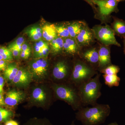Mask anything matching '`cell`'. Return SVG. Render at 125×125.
<instances>
[{
    "instance_id": "obj_1",
    "label": "cell",
    "mask_w": 125,
    "mask_h": 125,
    "mask_svg": "<svg viewBox=\"0 0 125 125\" xmlns=\"http://www.w3.org/2000/svg\"><path fill=\"white\" fill-rule=\"evenodd\" d=\"M110 113L109 105L97 103L92 107L81 108L76 113L75 117L83 125H99L104 123Z\"/></svg>"
},
{
    "instance_id": "obj_2",
    "label": "cell",
    "mask_w": 125,
    "mask_h": 125,
    "mask_svg": "<svg viewBox=\"0 0 125 125\" xmlns=\"http://www.w3.org/2000/svg\"><path fill=\"white\" fill-rule=\"evenodd\" d=\"M101 73H98L78 87L79 95L84 106H94L101 95L102 84L100 81Z\"/></svg>"
},
{
    "instance_id": "obj_3",
    "label": "cell",
    "mask_w": 125,
    "mask_h": 125,
    "mask_svg": "<svg viewBox=\"0 0 125 125\" xmlns=\"http://www.w3.org/2000/svg\"><path fill=\"white\" fill-rule=\"evenodd\" d=\"M73 58V69L70 81L76 87L98 73L97 70L79 57Z\"/></svg>"
},
{
    "instance_id": "obj_4",
    "label": "cell",
    "mask_w": 125,
    "mask_h": 125,
    "mask_svg": "<svg viewBox=\"0 0 125 125\" xmlns=\"http://www.w3.org/2000/svg\"><path fill=\"white\" fill-rule=\"evenodd\" d=\"M71 85L55 84L53 88L56 96L71 105L74 110L78 111L84 106L79 95L78 87L70 83Z\"/></svg>"
},
{
    "instance_id": "obj_5",
    "label": "cell",
    "mask_w": 125,
    "mask_h": 125,
    "mask_svg": "<svg viewBox=\"0 0 125 125\" xmlns=\"http://www.w3.org/2000/svg\"><path fill=\"white\" fill-rule=\"evenodd\" d=\"M96 6L94 18L101 21L102 24H107L111 19V14L119 11L116 0H93Z\"/></svg>"
},
{
    "instance_id": "obj_6",
    "label": "cell",
    "mask_w": 125,
    "mask_h": 125,
    "mask_svg": "<svg viewBox=\"0 0 125 125\" xmlns=\"http://www.w3.org/2000/svg\"><path fill=\"white\" fill-rule=\"evenodd\" d=\"M96 39L101 44L106 46L114 45L119 47L121 45L117 41L111 27L107 24L96 25L92 28Z\"/></svg>"
},
{
    "instance_id": "obj_7",
    "label": "cell",
    "mask_w": 125,
    "mask_h": 125,
    "mask_svg": "<svg viewBox=\"0 0 125 125\" xmlns=\"http://www.w3.org/2000/svg\"><path fill=\"white\" fill-rule=\"evenodd\" d=\"M73 64L70 65L65 60H59L55 63L52 71L54 79L62 81L68 79L70 81L73 69Z\"/></svg>"
},
{
    "instance_id": "obj_8",
    "label": "cell",
    "mask_w": 125,
    "mask_h": 125,
    "mask_svg": "<svg viewBox=\"0 0 125 125\" xmlns=\"http://www.w3.org/2000/svg\"><path fill=\"white\" fill-rule=\"evenodd\" d=\"M78 57L98 71L99 61L98 48H97L91 46L83 48Z\"/></svg>"
},
{
    "instance_id": "obj_9",
    "label": "cell",
    "mask_w": 125,
    "mask_h": 125,
    "mask_svg": "<svg viewBox=\"0 0 125 125\" xmlns=\"http://www.w3.org/2000/svg\"><path fill=\"white\" fill-rule=\"evenodd\" d=\"M75 39L82 49L91 46L96 40L93 31L87 24Z\"/></svg>"
},
{
    "instance_id": "obj_10",
    "label": "cell",
    "mask_w": 125,
    "mask_h": 125,
    "mask_svg": "<svg viewBox=\"0 0 125 125\" xmlns=\"http://www.w3.org/2000/svg\"><path fill=\"white\" fill-rule=\"evenodd\" d=\"M99 61L98 71L99 72L112 64L109 46L99 44L98 47Z\"/></svg>"
},
{
    "instance_id": "obj_11",
    "label": "cell",
    "mask_w": 125,
    "mask_h": 125,
    "mask_svg": "<svg viewBox=\"0 0 125 125\" xmlns=\"http://www.w3.org/2000/svg\"><path fill=\"white\" fill-rule=\"evenodd\" d=\"M82 49L75 39L70 37L64 39L63 52L67 55L73 58L78 56Z\"/></svg>"
},
{
    "instance_id": "obj_12",
    "label": "cell",
    "mask_w": 125,
    "mask_h": 125,
    "mask_svg": "<svg viewBox=\"0 0 125 125\" xmlns=\"http://www.w3.org/2000/svg\"><path fill=\"white\" fill-rule=\"evenodd\" d=\"M48 63L44 58H39L31 64V69L34 75L42 78L45 75L47 70Z\"/></svg>"
},
{
    "instance_id": "obj_13",
    "label": "cell",
    "mask_w": 125,
    "mask_h": 125,
    "mask_svg": "<svg viewBox=\"0 0 125 125\" xmlns=\"http://www.w3.org/2000/svg\"><path fill=\"white\" fill-rule=\"evenodd\" d=\"M24 97V94L22 92L13 90L6 94L5 102L6 105L14 106L22 101Z\"/></svg>"
},
{
    "instance_id": "obj_14",
    "label": "cell",
    "mask_w": 125,
    "mask_h": 125,
    "mask_svg": "<svg viewBox=\"0 0 125 125\" xmlns=\"http://www.w3.org/2000/svg\"><path fill=\"white\" fill-rule=\"evenodd\" d=\"M31 79V75L29 72L21 69L19 70L12 81L14 84L18 86H25L29 83Z\"/></svg>"
},
{
    "instance_id": "obj_15",
    "label": "cell",
    "mask_w": 125,
    "mask_h": 125,
    "mask_svg": "<svg viewBox=\"0 0 125 125\" xmlns=\"http://www.w3.org/2000/svg\"><path fill=\"white\" fill-rule=\"evenodd\" d=\"M87 24L85 21L79 20L66 23L70 37L75 38Z\"/></svg>"
},
{
    "instance_id": "obj_16",
    "label": "cell",
    "mask_w": 125,
    "mask_h": 125,
    "mask_svg": "<svg viewBox=\"0 0 125 125\" xmlns=\"http://www.w3.org/2000/svg\"><path fill=\"white\" fill-rule=\"evenodd\" d=\"M112 18L113 21L111 26L115 35L121 38H124L125 37V21L114 16H113Z\"/></svg>"
},
{
    "instance_id": "obj_17",
    "label": "cell",
    "mask_w": 125,
    "mask_h": 125,
    "mask_svg": "<svg viewBox=\"0 0 125 125\" xmlns=\"http://www.w3.org/2000/svg\"><path fill=\"white\" fill-rule=\"evenodd\" d=\"M34 50L35 55L37 58H44L49 54L50 48L46 42L39 40L35 43Z\"/></svg>"
},
{
    "instance_id": "obj_18",
    "label": "cell",
    "mask_w": 125,
    "mask_h": 125,
    "mask_svg": "<svg viewBox=\"0 0 125 125\" xmlns=\"http://www.w3.org/2000/svg\"><path fill=\"white\" fill-rule=\"evenodd\" d=\"M42 37L45 40L51 42L58 37L56 32L55 25L47 24L44 25L42 28Z\"/></svg>"
},
{
    "instance_id": "obj_19",
    "label": "cell",
    "mask_w": 125,
    "mask_h": 125,
    "mask_svg": "<svg viewBox=\"0 0 125 125\" xmlns=\"http://www.w3.org/2000/svg\"><path fill=\"white\" fill-rule=\"evenodd\" d=\"M64 39L57 37L51 42H50V45L52 51L55 55L62 53L63 52Z\"/></svg>"
},
{
    "instance_id": "obj_20",
    "label": "cell",
    "mask_w": 125,
    "mask_h": 125,
    "mask_svg": "<svg viewBox=\"0 0 125 125\" xmlns=\"http://www.w3.org/2000/svg\"><path fill=\"white\" fill-rule=\"evenodd\" d=\"M19 69L16 64L11 63L7 66L4 70V75L6 79L12 81L18 73Z\"/></svg>"
},
{
    "instance_id": "obj_21",
    "label": "cell",
    "mask_w": 125,
    "mask_h": 125,
    "mask_svg": "<svg viewBox=\"0 0 125 125\" xmlns=\"http://www.w3.org/2000/svg\"><path fill=\"white\" fill-rule=\"evenodd\" d=\"M106 85L110 88L113 87H118L120 84L121 79L117 75H107L104 74L103 75Z\"/></svg>"
},
{
    "instance_id": "obj_22",
    "label": "cell",
    "mask_w": 125,
    "mask_h": 125,
    "mask_svg": "<svg viewBox=\"0 0 125 125\" xmlns=\"http://www.w3.org/2000/svg\"><path fill=\"white\" fill-rule=\"evenodd\" d=\"M27 33L33 41H38L42 37V29L38 27H31L27 30Z\"/></svg>"
},
{
    "instance_id": "obj_23",
    "label": "cell",
    "mask_w": 125,
    "mask_h": 125,
    "mask_svg": "<svg viewBox=\"0 0 125 125\" xmlns=\"http://www.w3.org/2000/svg\"><path fill=\"white\" fill-rule=\"evenodd\" d=\"M54 25L58 37L63 39L70 37L66 23Z\"/></svg>"
},
{
    "instance_id": "obj_24",
    "label": "cell",
    "mask_w": 125,
    "mask_h": 125,
    "mask_svg": "<svg viewBox=\"0 0 125 125\" xmlns=\"http://www.w3.org/2000/svg\"><path fill=\"white\" fill-rule=\"evenodd\" d=\"M32 96L34 100L37 102L43 103L46 100V94L41 88H37L34 90Z\"/></svg>"
},
{
    "instance_id": "obj_25",
    "label": "cell",
    "mask_w": 125,
    "mask_h": 125,
    "mask_svg": "<svg viewBox=\"0 0 125 125\" xmlns=\"http://www.w3.org/2000/svg\"><path fill=\"white\" fill-rule=\"evenodd\" d=\"M120 70V69L118 66L112 64L101 70L100 73L107 75H113L118 73Z\"/></svg>"
},
{
    "instance_id": "obj_26",
    "label": "cell",
    "mask_w": 125,
    "mask_h": 125,
    "mask_svg": "<svg viewBox=\"0 0 125 125\" xmlns=\"http://www.w3.org/2000/svg\"><path fill=\"white\" fill-rule=\"evenodd\" d=\"M0 54L2 56L4 60L10 61L13 59V54L10 50L4 47H0Z\"/></svg>"
},
{
    "instance_id": "obj_27",
    "label": "cell",
    "mask_w": 125,
    "mask_h": 125,
    "mask_svg": "<svg viewBox=\"0 0 125 125\" xmlns=\"http://www.w3.org/2000/svg\"><path fill=\"white\" fill-rule=\"evenodd\" d=\"M24 42V38L22 37H20L10 44L8 48L10 50L12 49H17L22 51V46Z\"/></svg>"
},
{
    "instance_id": "obj_28",
    "label": "cell",
    "mask_w": 125,
    "mask_h": 125,
    "mask_svg": "<svg viewBox=\"0 0 125 125\" xmlns=\"http://www.w3.org/2000/svg\"><path fill=\"white\" fill-rule=\"evenodd\" d=\"M12 115L11 112L0 107V122L7 120Z\"/></svg>"
},
{
    "instance_id": "obj_29",
    "label": "cell",
    "mask_w": 125,
    "mask_h": 125,
    "mask_svg": "<svg viewBox=\"0 0 125 125\" xmlns=\"http://www.w3.org/2000/svg\"><path fill=\"white\" fill-rule=\"evenodd\" d=\"M31 52H26L22 51L20 54L21 58L24 59H27L29 57Z\"/></svg>"
},
{
    "instance_id": "obj_30",
    "label": "cell",
    "mask_w": 125,
    "mask_h": 125,
    "mask_svg": "<svg viewBox=\"0 0 125 125\" xmlns=\"http://www.w3.org/2000/svg\"><path fill=\"white\" fill-rule=\"evenodd\" d=\"M6 61L2 60L0 61V71L4 70L7 66Z\"/></svg>"
},
{
    "instance_id": "obj_31",
    "label": "cell",
    "mask_w": 125,
    "mask_h": 125,
    "mask_svg": "<svg viewBox=\"0 0 125 125\" xmlns=\"http://www.w3.org/2000/svg\"><path fill=\"white\" fill-rule=\"evenodd\" d=\"M83 0L85 2H87L92 7V9L93 10L94 12L96 10V6L94 4L93 0Z\"/></svg>"
},
{
    "instance_id": "obj_32",
    "label": "cell",
    "mask_w": 125,
    "mask_h": 125,
    "mask_svg": "<svg viewBox=\"0 0 125 125\" xmlns=\"http://www.w3.org/2000/svg\"><path fill=\"white\" fill-rule=\"evenodd\" d=\"M10 50L12 52L13 56H14L15 57H17L21 53V51H20V50H18V49H10Z\"/></svg>"
},
{
    "instance_id": "obj_33",
    "label": "cell",
    "mask_w": 125,
    "mask_h": 125,
    "mask_svg": "<svg viewBox=\"0 0 125 125\" xmlns=\"http://www.w3.org/2000/svg\"><path fill=\"white\" fill-rule=\"evenodd\" d=\"M4 80L2 76L0 77V93L2 94L3 92V87L4 86Z\"/></svg>"
},
{
    "instance_id": "obj_34",
    "label": "cell",
    "mask_w": 125,
    "mask_h": 125,
    "mask_svg": "<svg viewBox=\"0 0 125 125\" xmlns=\"http://www.w3.org/2000/svg\"><path fill=\"white\" fill-rule=\"evenodd\" d=\"M22 51L26 52H31L30 47L27 44L24 43L22 46Z\"/></svg>"
},
{
    "instance_id": "obj_35",
    "label": "cell",
    "mask_w": 125,
    "mask_h": 125,
    "mask_svg": "<svg viewBox=\"0 0 125 125\" xmlns=\"http://www.w3.org/2000/svg\"><path fill=\"white\" fill-rule=\"evenodd\" d=\"M5 125H19L17 122L15 121L11 120L8 121L6 122Z\"/></svg>"
},
{
    "instance_id": "obj_36",
    "label": "cell",
    "mask_w": 125,
    "mask_h": 125,
    "mask_svg": "<svg viewBox=\"0 0 125 125\" xmlns=\"http://www.w3.org/2000/svg\"><path fill=\"white\" fill-rule=\"evenodd\" d=\"M6 105L5 102V99L2 94L0 93V105L4 106Z\"/></svg>"
},
{
    "instance_id": "obj_37",
    "label": "cell",
    "mask_w": 125,
    "mask_h": 125,
    "mask_svg": "<svg viewBox=\"0 0 125 125\" xmlns=\"http://www.w3.org/2000/svg\"><path fill=\"white\" fill-rule=\"evenodd\" d=\"M123 39V44H124V48H123V52L125 55V37Z\"/></svg>"
},
{
    "instance_id": "obj_38",
    "label": "cell",
    "mask_w": 125,
    "mask_h": 125,
    "mask_svg": "<svg viewBox=\"0 0 125 125\" xmlns=\"http://www.w3.org/2000/svg\"><path fill=\"white\" fill-rule=\"evenodd\" d=\"M107 125H118V124L116 122H113V123H109V124Z\"/></svg>"
},
{
    "instance_id": "obj_39",
    "label": "cell",
    "mask_w": 125,
    "mask_h": 125,
    "mask_svg": "<svg viewBox=\"0 0 125 125\" xmlns=\"http://www.w3.org/2000/svg\"><path fill=\"white\" fill-rule=\"evenodd\" d=\"M2 60H3V58H2V56L0 54V61Z\"/></svg>"
},
{
    "instance_id": "obj_40",
    "label": "cell",
    "mask_w": 125,
    "mask_h": 125,
    "mask_svg": "<svg viewBox=\"0 0 125 125\" xmlns=\"http://www.w3.org/2000/svg\"><path fill=\"white\" fill-rule=\"evenodd\" d=\"M116 0L119 2H121V1H125V0Z\"/></svg>"
},
{
    "instance_id": "obj_41",
    "label": "cell",
    "mask_w": 125,
    "mask_h": 125,
    "mask_svg": "<svg viewBox=\"0 0 125 125\" xmlns=\"http://www.w3.org/2000/svg\"><path fill=\"white\" fill-rule=\"evenodd\" d=\"M71 125H74V122H72V123Z\"/></svg>"
},
{
    "instance_id": "obj_42",
    "label": "cell",
    "mask_w": 125,
    "mask_h": 125,
    "mask_svg": "<svg viewBox=\"0 0 125 125\" xmlns=\"http://www.w3.org/2000/svg\"><path fill=\"white\" fill-rule=\"evenodd\" d=\"M39 125V124H34V125Z\"/></svg>"
},
{
    "instance_id": "obj_43",
    "label": "cell",
    "mask_w": 125,
    "mask_h": 125,
    "mask_svg": "<svg viewBox=\"0 0 125 125\" xmlns=\"http://www.w3.org/2000/svg\"></svg>"
}]
</instances>
